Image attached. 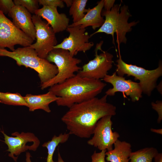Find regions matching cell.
Masks as SVG:
<instances>
[{
  "label": "cell",
  "mask_w": 162,
  "mask_h": 162,
  "mask_svg": "<svg viewBox=\"0 0 162 162\" xmlns=\"http://www.w3.org/2000/svg\"><path fill=\"white\" fill-rule=\"evenodd\" d=\"M156 87L157 88L158 91L162 94V82L160 83L158 86H156Z\"/></svg>",
  "instance_id": "33"
},
{
  "label": "cell",
  "mask_w": 162,
  "mask_h": 162,
  "mask_svg": "<svg viewBox=\"0 0 162 162\" xmlns=\"http://www.w3.org/2000/svg\"><path fill=\"white\" fill-rule=\"evenodd\" d=\"M115 0H104V7L106 10H110L114 6Z\"/></svg>",
  "instance_id": "28"
},
{
  "label": "cell",
  "mask_w": 162,
  "mask_h": 162,
  "mask_svg": "<svg viewBox=\"0 0 162 162\" xmlns=\"http://www.w3.org/2000/svg\"><path fill=\"white\" fill-rule=\"evenodd\" d=\"M152 108L158 113V117L157 122L160 123L162 120V103L161 101H157L151 103Z\"/></svg>",
  "instance_id": "27"
},
{
  "label": "cell",
  "mask_w": 162,
  "mask_h": 162,
  "mask_svg": "<svg viewBox=\"0 0 162 162\" xmlns=\"http://www.w3.org/2000/svg\"><path fill=\"white\" fill-rule=\"evenodd\" d=\"M119 58L116 61V72L119 76L124 75L134 77L135 80H139V83L142 92L148 96L151 95L152 91L156 87L158 78L162 75V64L159 63L158 67L153 70H147L136 65L128 64L122 59L120 51Z\"/></svg>",
  "instance_id": "6"
},
{
  "label": "cell",
  "mask_w": 162,
  "mask_h": 162,
  "mask_svg": "<svg viewBox=\"0 0 162 162\" xmlns=\"http://www.w3.org/2000/svg\"><path fill=\"white\" fill-rule=\"evenodd\" d=\"M31 155L30 153L27 152L26 154V162H32L30 158Z\"/></svg>",
  "instance_id": "32"
},
{
  "label": "cell",
  "mask_w": 162,
  "mask_h": 162,
  "mask_svg": "<svg viewBox=\"0 0 162 162\" xmlns=\"http://www.w3.org/2000/svg\"><path fill=\"white\" fill-rule=\"evenodd\" d=\"M15 6L12 0H0V10L4 14H8Z\"/></svg>",
  "instance_id": "24"
},
{
  "label": "cell",
  "mask_w": 162,
  "mask_h": 162,
  "mask_svg": "<svg viewBox=\"0 0 162 162\" xmlns=\"http://www.w3.org/2000/svg\"><path fill=\"white\" fill-rule=\"evenodd\" d=\"M103 43V41H101L96 44L95 58L84 64L78 72L77 74L82 77L97 80H102L107 74L108 71L112 67L113 56L102 49V52L98 54V51Z\"/></svg>",
  "instance_id": "8"
},
{
  "label": "cell",
  "mask_w": 162,
  "mask_h": 162,
  "mask_svg": "<svg viewBox=\"0 0 162 162\" xmlns=\"http://www.w3.org/2000/svg\"><path fill=\"white\" fill-rule=\"evenodd\" d=\"M64 3L66 4L67 7H70L71 6L73 0H62Z\"/></svg>",
  "instance_id": "31"
},
{
  "label": "cell",
  "mask_w": 162,
  "mask_h": 162,
  "mask_svg": "<svg viewBox=\"0 0 162 162\" xmlns=\"http://www.w3.org/2000/svg\"><path fill=\"white\" fill-rule=\"evenodd\" d=\"M0 56L10 57L15 60L19 66H24L34 69L38 73L41 84L52 79L58 73L55 65L46 59L39 57L30 46L19 47L13 51L0 47Z\"/></svg>",
  "instance_id": "3"
},
{
  "label": "cell",
  "mask_w": 162,
  "mask_h": 162,
  "mask_svg": "<svg viewBox=\"0 0 162 162\" xmlns=\"http://www.w3.org/2000/svg\"><path fill=\"white\" fill-rule=\"evenodd\" d=\"M32 20L36 30V42L30 46L41 58L46 59L49 53L57 44V40L52 27L40 16L34 14Z\"/></svg>",
  "instance_id": "7"
},
{
  "label": "cell",
  "mask_w": 162,
  "mask_h": 162,
  "mask_svg": "<svg viewBox=\"0 0 162 162\" xmlns=\"http://www.w3.org/2000/svg\"><path fill=\"white\" fill-rule=\"evenodd\" d=\"M1 132L4 136V142L7 145V151L9 153L8 156L16 162L19 155L28 150L36 151L40 144V141L35 135L30 132H22L20 133L15 132L10 136L5 133L4 131Z\"/></svg>",
  "instance_id": "11"
},
{
  "label": "cell",
  "mask_w": 162,
  "mask_h": 162,
  "mask_svg": "<svg viewBox=\"0 0 162 162\" xmlns=\"http://www.w3.org/2000/svg\"><path fill=\"white\" fill-rule=\"evenodd\" d=\"M39 4L43 6H50L63 8L64 7L62 0H38Z\"/></svg>",
  "instance_id": "25"
},
{
  "label": "cell",
  "mask_w": 162,
  "mask_h": 162,
  "mask_svg": "<svg viewBox=\"0 0 162 162\" xmlns=\"http://www.w3.org/2000/svg\"><path fill=\"white\" fill-rule=\"evenodd\" d=\"M107 96L96 97L72 105L62 116L70 134L81 138H90L97 122L106 116L116 114L115 106L107 102Z\"/></svg>",
  "instance_id": "1"
},
{
  "label": "cell",
  "mask_w": 162,
  "mask_h": 162,
  "mask_svg": "<svg viewBox=\"0 0 162 162\" xmlns=\"http://www.w3.org/2000/svg\"><path fill=\"white\" fill-rule=\"evenodd\" d=\"M102 80L112 86V88L105 92L107 96H113L116 92H121L130 96L133 102L139 100L142 97V91L139 83L126 80L123 76H118L116 71L112 75L107 74Z\"/></svg>",
  "instance_id": "13"
},
{
  "label": "cell",
  "mask_w": 162,
  "mask_h": 162,
  "mask_svg": "<svg viewBox=\"0 0 162 162\" xmlns=\"http://www.w3.org/2000/svg\"><path fill=\"white\" fill-rule=\"evenodd\" d=\"M24 97L30 111L41 109L48 113L51 112L49 104L56 101L59 98L49 91L46 93L41 94H28Z\"/></svg>",
  "instance_id": "17"
},
{
  "label": "cell",
  "mask_w": 162,
  "mask_h": 162,
  "mask_svg": "<svg viewBox=\"0 0 162 162\" xmlns=\"http://www.w3.org/2000/svg\"><path fill=\"white\" fill-rule=\"evenodd\" d=\"M15 5H21L26 8L31 14H34L39 9L38 0H14Z\"/></svg>",
  "instance_id": "23"
},
{
  "label": "cell",
  "mask_w": 162,
  "mask_h": 162,
  "mask_svg": "<svg viewBox=\"0 0 162 162\" xmlns=\"http://www.w3.org/2000/svg\"><path fill=\"white\" fill-rule=\"evenodd\" d=\"M58 161L57 162H65L64 161L63 159L59 152H58Z\"/></svg>",
  "instance_id": "34"
},
{
  "label": "cell",
  "mask_w": 162,
  "mask_h": 162,
  "mask_svg": "<svg viewBox=\"0 0 162 162\" xmlns=\"http://www.w3.org/2000/svg\"><path fill=\"white\" fill-rule=\"evenodd\" d=\"M158 153L157 149L153 147L141 149L131 152L129 162H152Z\"/></svg>",
  "instance_id": "19"
},
{
  "label": "cell",
  "mask_w": 162,
  "mask_h": 162,
  "mask_svg": "<svg viewBox=\"0 0 162 162\" xmlns=\"http://www.w3.org/2000/svg\"><path fill=\"white\" fill-rule=\"evenodd\" d=\"M66 31L69 34L60 44L53 47V49H62L67 50L73 57L79 52H85L94 45L92 42H89L91 38L86 28H82L79 26L68 27Z\"/></svg>",
  "instance_id": "12"
},
{
  "label": "cell",
  "mask_w": 162,
  "mask_h": 162,
  "mask_svg": "<svg viewBox=\"0 0 162 162\" xmlns=\"http://www.w3.org/2000/svg\"><path fill=\"white\" fill-rule=\"evenodd\" d=\"M14 24L34 40L36 39V30L31 14L23 7L15 5L8 14Z\"/></svg>",
  "instance_id": "14"
},
{
  "label": "cell",
  "mask_w": 162,
  "mask_h": 162,
  "mask_svg": "<svg viewBox=\"0 0 162 162\" xmlns=\"http://www.w3.org/2000/svg\"><path fill=\"white\" fill-rule=\"evenodd\" d=\"M104 0H101L97 3V4L92 8L86 9L85 14L83 18L78 22L73 23L68 27L79 26L80 28H86L88 26H92L95 30L100 27L104 21L101 15V12L104 7Z\"/></svg>",
  "instance_id": "16"
},
{
  "label": "cell",
  "mask_w": 162,
  "mask_h": 162,
  "mask_svg": "<svg viewBox=\"0 0 162 162\" xmlns=\"http://www.w3.org/2000/svg\"><path fill=\"white\" fill-rule=\"evenodd\" d=\"M150 130L151 132H154L161 135L162 134V129H156L153 128H151L150 129Z\"/></svg>",
  "instance_id": "30"
},
{
  "label": "cell",
  "mask_w": 162,
  "mask_h": 162,
  "mask_svg": "<svg viewBox=\"0 0 162 162\" xmlns=\"http://www.w3.org/2000/svg\"><path fill=\"white\" fill-rule=\"evenodd\" d=\"M106 85L101 80L82 77L77 74L50 87L49 91L59 98L56 101L57 105L69 108L74 104L96 97Z\"/></svg>",
  "instance_id": "2"
},
{
  "label": "cell",
  "mask_w": 162,
  "mask_h": 162,
  "mask_svg": "<svg viewBox=\"0 0 162 162\" xmlns=\"http://www.w3.org/2000/svg\"><path fill=\"white\" fill-rule=\"evenodd\" d=\"M112 116H104L97 122L92 138L87 141L88 145L97 148L100 150L110 151L120 137L119 133L112 130Z\"/></svg>",
  "instance_id": "10"
},
{
  "label": "cell",
  "mask_w": 162,
  "mask_h": 162,
  "mask_svg": "<svg viewBox=\"0 0 162 162\" xmlns=\"http://www.w3.org/2000/svg\"><path fill=\"white\" fill-rule=\"evenodd\" d=\"M114 148L106 152V159L110 162H129L132 152L130 144L118 140L114 143Z\"/></svg>",
  "instance_id": "18"
},
{
  "label": "cell",
  "mask_w": 162,
  "mask_h": 162,
  "mask_svg": "<svg viewBox=\"0 0 162 162\" xmlns=\"http://www.w3.org/2000/svg\"><path fill=\"white\" fill-rule=\"evenodd\" d=\"M121 3L114 5L110 10H103L101 15L105 17V20L102 26L95 32L90 35V37L94 34L104 33L111 35L114 43V34H116V41L118 44V50L122 43L125 44L127 39L126 35L130 32L132 27L136 25L138 21L128 22L129 17L131 16L127 6L124 4L121 7Z\"/></svg>",
  "instance_id": "4"
},
{
  "label": "cell",
  "mask_w": 162,
  "mask_h": 162,
  "mask_svg": "<svg viewBox=\"0 0 162 162\" xmlns=\"http://www.w3.org/2000/svg\"><path fill=\"white\" fill-rule=\"evenodd\" d=\"M46 59L50 62L55 64L58 73L52 79L40 84L42 90L63 82L74 76L75 73L81 69L78 65L81 62V60L71 56L67 50L53 49L49 53Z\"/></svg>",
  "instance_id": "5"
},
{
  "label": "cell",
  "mask_w": 162,
  "mask_h": 162,
  "mask_svg": "<svg viewBox=\"0 0 162 162\" xmlns=\"http://www.w3.org/2000/svg\"><path fill=\"white\" fill-rule=\"evenodd\" d=\"M106 151V150H104L101 151L100 152H97L95 151L91 156V162H106L105 157Z\"/></svg>",
  "instance_id": "26"
},
{
  "label": "cell",
  "mask_w": 162,
  "mask_h": 162,
  "mask_svg": "<svg viewBox=\"0 0 162 162\" xmlns=\"http://www.w3.org/2000/svg\"><path fill=\"white\" fill-rule=\"evenodd\" d=\"M0 102L9 105L28 106L24 97L18 93L0 92Z\"/></svg>",
  "instance_id": "22"
},
{
  "label": "cell",
  "mask_w": 162,
  "mask_h": 162,
  "mask_svg": "<svg viewBox=\"0 0 162 162\" xmlns=\"http://www.w3.org/2000/svg\"><path fill=\"white\" fill-rule=\"evenodd\" d=\"M69 133H61L58 136L54 135L51 140L44 142L42 145L47 150V156L46 162H57L53 159V154L56 147L60 144L67 141L69 137Z\"/></svg>",
  "instance_id": "20"
},
{
  "label": "cell",
  "mask_w": 162,
  "mask_h": 162,
  "mask_svg": "<svg viewBox=\"0 0 162 162\" xmlns=\"http://www.w3.org/2000/svg\"><path fill=\"white\" fill-rule=\"evenodd\" d=\"M87 0H73L69 14L72 16L73 23L78 22L84 16Z\"/></svg>",
  "instance_id": "21"
},
{
  "label": "cell",
  "mask_w": 162,
  "mask_h": 162,
  "mask_svg": "<svg viewBox=\"0 0 162 162\" xmlns=\"http://www.w3.org/2000/svg\"><path fill=\"white\" fill-rule=\"evenodd\" d=\"M34 14L45 19L55 33L66 30L69 25V19L65 14L59 13L56 7L43 6Z\"/></svg>",
  "instance_id": "15"
},
{
  "label": "cell",
  "mask_w": 162,
  "mask_h": 162,
  "mask_svg": "<svg viewBox=\"0 0 162 162\" xmlns=\"http://www.w3.org/2000/svg\"><path fill=\"white\" fill-rule=\"evenodd\" d=\"M154 162H162V153H158L154 158Z\"/></svg>",
  "instance_id": "29"
},
{
  "label": "cell",
  "mask_w": 162,
  "mask_h": 162,
  "mask_svg": "<svg viewBox=\"0 0 162 162\" xmlns=\"http://www.w3.org/2000/svg\"><path fill=\"white\" fill-rule=\"evenodd\" d=\"M34 40L17 28L12 21L0 10V47H7L12 51L14 46L19 45L23 47L29 46Z\"/></svg>",
  "instance_id": "9"
}]
</instances>
